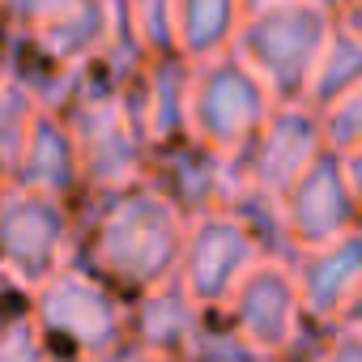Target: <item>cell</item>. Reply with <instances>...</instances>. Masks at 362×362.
I'll return each mask as SVG.
<instances>
[{
    "instance_id": "cell-3",
    "label": "cell",
    "mask_w": 362,
    "mask_h": 362,
    "mask_svg": "<svg viewBox=\"0 0 362 362\" xmlns=\"http://www.w3.org/2000/svg\"><path fill=\"white\" fill-rule=\"evenodd\" d=\"M60 119L73 136L77 175L94 192H115L145 179L149 145H145L128 90H94L81 77V90L60 111Z\"/></svg>"
},
{
    "instance_id": "cell-10",
    "label": "cell",
    "mask_w": 362,
    "mask_h": 362,
    "mask_svg": "<svg viewBox=\"0 0 362 362\" xmlns=\"http://www.w3.org/2000/svg\"><path fill=\"white\" fill-rule=\"evenodd\" d=\"M320 149H324V141H320L315 111L307 103H273V111L264 115L256 136L230 158H235V170L243 184L281 197Z\"/></svg>"
},
{
    "instance_id": "cell-22",
    "label": "cell",
    "mask_w": 362,
    "mask_h": 362,
    "mask_svg": "<svg viewBox=\"0 0 362 362\" xmlns=\"http://www.w3.org/2000/svg\"><path fill=\"white\" fill-rule=\"evenodd\" d=\"M315 119H320V141L328 153H354L362 141V94L349 90L332 98L328 107L315 111Z\"/></svg>"
},
{
    "instance_id": "cell-21",
    "label": "cell",
    "mask_w": 362,
    "mask_h": 362,
    "mask_svg": "<svg viewBox=\"0 0 362 362\" xmlns=\"http://www.w3.org/2000/svg\"><path fill=\"white\" fill-rule=\"evenodd\" d=\"M179 362H273V358H264L256 345H247L230 324H226V328H214V324L201 320V328H197L192 341L184 345Z\"/></svg>"
},
{
    "instance_id": "cell-7",
    "label": "cell",
    "mask_w": 362,
    "mask_h": 362,
    "mask_svg": "<svg viewBox=\"0 0 362 362\" xmlns=\"http://www.w3.org/2000/svg\"><path fill=\"white\" fill-rule=\"evenodd\" d=\"M222 307L230 311V328L247 345H256L264 358L290 354L307 332V320H303V307L294 294V277H290V260L260 256L239 277V286L230 290V298Z\"/></svg>"
},
{
    "instance_id": "cell-12",
    "label": "cell",
    "mask_w": 362,
    "mask_h": 362,
    "mask_svg": "<svg viewBox=\"0 0 362 362\" xmlns=\"http://www.w3.org/2000/svg\"><path fill=\"white\" fill-rule=\"evenodd\" d=\"M158 192L184 214V218H197V214H209V209H226V201L243 188V179L235 170V158L226 153H214L205 149L201 141L184 136L175 145H162L158 149Z\"/></svg>"
},
{
    "instance_id": "cell-24",
    "label": "cell",
    "mask_w": 362,
    "mask_h": 362,
    "mask_svg": "<svg viewBox=\"0 0 362 362\" xmlns=\"http://www.w3.org/2000/svg\"><path fill=\"white\" fill-rule=\"evenodd\" d=\"M170 5L175 0H128L132 26H136V35H141L149 56L175 52V43H170Z\"/></svg>"
},
{
    "instance_id": "cell-30",
    "label": "cell",
    "mask_w": 362,
    "mask_h": 362,
    "mask_svg": "<svg viewBox=\"0 0 362 362\" xmlns=\"http://www.w3.org/2000/svg\"><path fill=\"white\" fill-rule=\"evenodd\" d=\"M0 64H5V47H0Z\"/></svg>"
},
{
    "instance_id": "cell-8",
    "label": "cell",
    "mask_w": 362,
    "mask_h": 362,
    "mask_svg": "<svg viewBox=\"0 0 362 362\" xmlns=\"http://www.w3.org/2000/svg\"><path fill=\"white\" fill-rule=\"evenodd\" d=\"M256 260H260V252L247 239V230L226 209H209V214L188 218L175 277L184 281V290L205 311H214V307H222L230 298V290L239 286V277Z\"/></svg>"
},
{
    "instance_id": "cell-20",
    "label": "cell",
    "mask_w": 362,
    "mask_h": 362,
    "mask_svg": "<svg viewBox=\"0 0 362 362\" xmlns=\"http://www.w3.org/2000/svg\"><path fill=\"white\" fill-rule=\"evenodd\" d=\"M35 115H39V103L30 98V90L13 73L0 69V188L9 184V170L22 153V141H26Z\"/></svg>"
},
{
    "instance_id": "cell-15",
    "label": "cell",
    "mask_w": 362,
    "mask_h": 362,
    "mask_svg": "<svg viewBox=\"0 0 362 362\" xmlns=\"http://www.w3.org/2000/svg\"><path fill=\"white\" fill-rule=\"evenodd\" d=\"M205 320V307L184 290L175 273L149 290H141L136 298V311L128 320V337L136 349H149V354H170L179 358L184 345L192 341V332L201 328Z\"/></svg>"
},
{
    "instance_id": "cell-14",
    "label": "cell",
    "mask_w": 362,
    "mask_h": 362,
    "mask_svg": "<svg viewBox=\"0 0 362 362\" xmlns=\"http://www.w3.org/2000/svg\"><path fill=\"white\" fill-rule=\"evenodd\" d=\"M77 184H81V175H77L73 136H69V128H64V119L56 111L39 107L5 188H26V192H43V197H60L64 201Z\"/></svg>"
},
{
    "instance_id": "cell-5",
    "label": "cell",
    "mask_w": 362,
    "mask_h": 362,
    "mask_svg": "<svg viewBox=\"0 0 362 362\" xmlns=\"http://www.w3.org/2000/svg\"><path fill=\"white\" fill-rule=\"evenodd\" d=\"M273 111L269 90L260 86V77L235 56H209L197 60L188 73V136L201 141L214 153H239L256 128L264 124V115Z\"/></svg>"
},
{
    "instance_id": "cell-18",
    "label": "cell",
    "mask_w": 362,
    "mask_h": 362,
    "mask_svg": "<svg viewBox=\"0 0 362 362\" xmlns=\"http://www.w3.org/2000/svg\"><path fill=\"white\" fill-rule=\"evenodd\" d=\"M103 26H107V0H81L73 13L30 30V47L60 69H81L94 60L103 43Z\"/></svg>"
},
{
    "instance_id": "cell-29",
    "label": "cell",
    "mask_w": 362,
    "mask_h": 362,
    "mask_svg": "<svg viewBox=\"0 0 362 362\" xmlns=\"http://www.w3.org/2000/svg\"><path fill=\"white\" fill-rule=\"evenodd\" d=\"M239 5H243V13H247V9H256V5H264V0H239Z\"/></svg>"
},
{
    "instance_id": "cell-27",
    "label": "cell",
    "mask_w": 362,
    "mask_h": 362,
    "mask_svg": "<svg viewBox=\"0 0 362 362\" xmlns=\"http://www.w3.org/2000/svg\"><path fill=\"white\" fill-rule=\"evenodd\" d=\"M107 362H179V358H170V354H149V349H136V345H124V349H115Z\"/></svg>"
},
{
    "instance_id": "cell-11",
    "label": "cell",
    "mask_w": 362,
    "mask_h": 362,
    "mask_svg": "<svg viewBox=\"0 0 362 362\" xmlns=\"http://www.w3.org/2000/svg\"><path fill=\"white\" fill-rule=\"evenodd\" d=\"M294 294L303 320L315 328H337L358 320V286H362V239L358 230L332 239L324 247H303L290 260Z\"/></svg>"
},
{
    "instance_id": "cell-26",
    "label": "cell",
    "mask_w": 362,
    "mask_h": 362,
    "mask_svg": "<svg viewBox=\"0 0 362 362\" xmlns=\"http://www.w3.org/2000/svg\"><path fill=\"white\" fill-rule=\"evenodd\" d=\"M315 362H362V345H358V320L328 328V345L320 349Z\"/></svg>"
},
{
    "instance_id": "cell-28",
    "label": "cell",
    "mask_w": 362,
    "mask_h": 362,
    "mask_svg": "<svg viewBox=\"0 0 362 362\" xmlns=\"http://www.w3.org/2000/svg\"><path fill=\"white\" fill-rule=\"evenodd\" d=\"M47 362H90V358H81V354H64V349H60V354H52Z\"/></svg>"
},
{
    "instance_id": "cell-25",
    "label": "cell",
    "mask_w": 362,
    "mask_h": 362,
    "mask_svg": "<svg viewBox=\"0 0 362 362\" xmlns=\"http://www.w3.org/2000/svg\"><path fill=\"white\" fill-rule=\"evenodd\" d=\"M77 5L81 0H0V9H5L26 35L47 26V22H56V18H64V13H73Z\"/></svg>"
},
{
    "instance_id": "cell-23",
    "label": "cell",
    "mask_w": 362,
    "mask_h": 362,
    "mask_svg": "<svg viewBox=\"0 0 362 362\" xmlns=\"http://www.w3.org/2000/svg\"><path fill=\"white\" fill-rule=\"evenodd\" d=\"M52 345L30 315L0 320V362H47Z\"/></svg>"
},
{
    "instance_id": "cell-16",
    "label": "cell",
    "mask_w": 362,
    "mask_h": 362,
    "mask_svg": "<svg viewBox=\"0 0 362 362\" xmlns=\"http://www.w3.org/2000/svg\"><path fill=\"white\" fill-rule=\"evenodd\" d=\"M239 18H243L239 0H175V5H170L175 56H184L188 64H197V60L230 52Z\"/></svg>"
},
{
    "instance_id": "cell-4",
    "label": "cell",
    "mask_w": 362,
    "mask_h": 362,
    "mask_svg": "<svg viewBox=\"0 0 362 362\" xmlns=\"http://www.w3.org/2000/svg\"><path fill=\"white\" fill-rule=\"evenodd\" d=\"M30 320L47 341H60L64 354L107 362L128 341V315L90 269L64 260L52 277L30 290Z\"/></svg>"
},
{
    "instance_id": "cell-2",
    "label": "cell",
    "mask_w": 362,
    "mask_h": 362,
    "mask_svg": "<svg viewBox=\"0 0 362 362\" xmlns=\"http://www.w3.org/2000/svg\"><path fill=\"white\" fill-rule=\"evenodd\" d=\"M328 30L332 13L320 0H264L239 18L230 52L260 77L273 103H303Z\"/></svg>"
},
{
    "instance_id": "cell-9",
    "label": "cell",
    "mask_w": 362,
    "mask_h": 362,
    "mask_svg": "<svg viewBox=\"0 0 362 362\" xmlns=\"http://www.w3.org/2000/svg\"><path fill=\"white\" fill-rule=\"evenodd\" d=\"M281 214L294 252L324 247L358 230V184L341 170L337 153L320 149L307 170L281 192Z\"/></svg>"
},
{
    "instance_id": "cell-19",
    "label": "cell",
    "mask_w": 362,
    "mask_h": 362,
    "mask_svg": "<svg viewBox=\"0 0 362 362\" xmlns=\"http://www.w3.org/2000/svg\"><path fill=\"white\" fill-rule=\"evenodd\" d=\"M226 214L247 230V239L256 243V252H260L264 260H294V243H290V230H286L281 197L243 184V188L226 201Z\"/></svg>"
},
{
    "instance_id": "cell-1",
    "label": "cell",
    "mask_w": 362,
    "mask_h": 362,
    "mask_svg": "<svg viewBox=\"0 0 362 362\" xmlns=\"http://www.w3.org/2000/svg\"><path fill=\"white\" fill-rule=\"evenodd\" d=\"M98 197L103 209L90 230V273L128 294L166 281L179 269L188 218L141 179Z\"/></svg>"
},
{
    "instance_id": "cell-13",
    "label": "cell",
    "mask_w": 362,
    "mask_h": 362,
    "mask_svg": "<svg viewBox=\"0 0 362 362\" xmlns=\"http://www.w3.org/2000/svg\"><path fill=\"white\" fill-rule=\"evenodd\" d=\"M188 73L192 64L184 56L166 52V56H149L141 77L124 86L149 149H162L188 136Z\"/></svg>"
},
{
    "instance_id": "cell-17",
    "label": "cell",
    "mask_w": 362,
    "mask_h": 362,
    "mask_svg": "<svg viewBox=\"0 0 362 362\" xmlns=\"http://www.w3.org/2000/svg\"><path fill=\"white\" fill-rule=\"evenodd\" d=\"M358 77H362V39H358V13H337L332 18V30L315 56V69L307 77V90H303V103L311 111L328 107L332 98L358 90Z\"/></svg>"
},
{
    "instance_id": "cell-6",
    "label": "cell",
    "mask_w": 362,
    "mask_h": 362,
    "mask_svg": "<svg viewBox=\"0 0 362 362\" xmlns=\"http://www.w3.org/2000/svg\"><path fill=\"white\" fill-rule=\"evenodd\" d=\"M73 222L60 197L0 188V273L13 286L35 290L69 260Z\"/></svg>"
}]
</instances>
